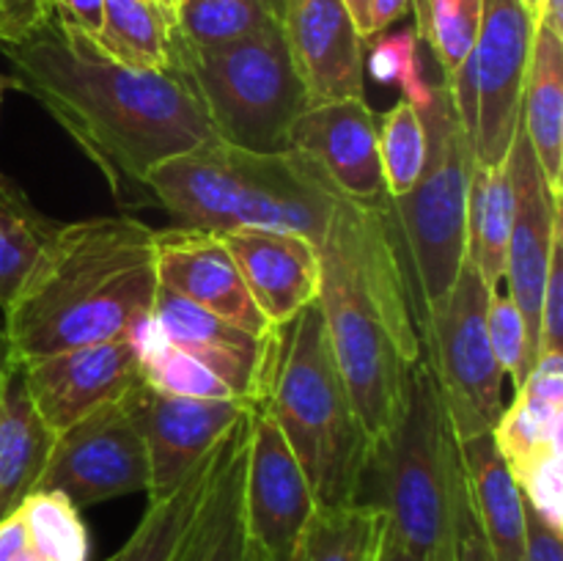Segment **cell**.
<instances>
[{
    "instance_id": "ffe728a7",
    "label": "cell",
    "mask_w": 563,
    "mask_h": 561,
    "mask_svg": "<svg viewBox=\"0 0 563 561\" xmlns=\"http://www.w3.org/2000/svg\"><path fill=\"white\" fill-rule=\"evenodd\" d=\"M168 344L190 352L247 405H258L267 383L273 336H256L225 322L187 297L157 286L152 306Z\"/></svg>"
},
{
    "instance_id": "83f0119b",
    "label": "cell",
    "mask_w": 563,
    "mask_h": 561,
    "mask_svg": "<svg viewBox=\"0 0 563 561\" xmlns=\"http://www.w3.org/2000/svg\"><path fill=\"white\" fill-rule=\"evenodd\" d=\"M58 229V220L33 207L25 190L0 174V311L20 295Z\"/></svg>"
},
{
    "instance_id": "8d00e7d4",
    "label": "cell",
    "mask_w": 563,
    "mask_h": 561,
    "mask_svg": "<svg viewBox=\"0 0 563 561\" xmlns=\"http://www.w3.org/2000/svg\"><path fill=\"white\" fill-rule=\"evenodd\" d=\"M368 72L385 86H399L401 99L421 108L432 94V82L423 80L421 61H418V36L416 31L396 33L377 42L368 55Z\"/></svg>"
},
{
    "instance_id": "7a4b0ae2",
    "label": "cell",
    "mask_w": 563,
    "mask_h": 561,
    "mask_svg": "<svg viewBox=\"0 0 563 561\" xmlns=\"http://www.w3.org/2000/svg\"><path fill=\"white\" fill-rule=\"evenodd\" d=\"M319 311L355 410L374 440L388 438L423 358L416 308L385 207L339 196L319 242Z\"/></svg>"
},
{
    "instance_id": "60d3db41",
    "label": "cell",
    "mask_w": 563,
    "mask_h": 561,
    "mask_svg": "<svg viewBox=\"0 0 563 561\" xmlns=\"http://www.w3.org/2000/svg\"><path fill=\"white\" fill-rule=\"evenodd\" d=\"M49 9L55 20L80 31L91 42L102 31L104 0H49Z\"/></svg>"
},
{
    "instance_id": "30bf717a",
    "label": "cell",
    "mask_w": 563,
    "mask_h": 561,
    "mask_svg": "<svg viewBox=\"0 0 563 561\" xmlns=\"http://www.w3.org/2000/svg\"><path fill=\"white\" fill-rule=\"evenodd\" d=\"M537 22L520 0H484L471 55L443 77L476 165H504L520 127Z\"/></svg>"
},
{
    "instance_id": "2e32d148",
    "label": "cell",
    "mask_w": 563,
    "mask_h": 561,
    "mask_svg": "<svg viewBox=\"0 0 563 561\" xmlns=\"http://www.w3.org/2000/svg\"><path fill=\"white\" fill-rule=\"evenodd\" d=\"M506 170L515 190V223L506 248L504 280L509 284V297L526 317L528 339L539 361V314H542L544 280H548L550 253L563 229L561 201H555L544 182L522 121L506 154Z\"/></svg>"
},
{
    "instance_id": "9a60e30c",
    "label": "cell",
    "mask_w": 563,
    "mask_h": 561,
    "mask_svg": "<svg viewBox=\"0 0 563 561\" xmlns=\"http://www.w3.org/2000/svg\"><path fill=\"white\" fill-rule=\"evenodd\" d=\"M289 152L302 154L322 170L341 198L361 207H385L377 116L366 97L308 105L291 124Z\"/></svg>"
},
{
    "instance_id": "f1b7e54d",
    "label": "cell",
    "mask_w": 563,
    "mask_h": 561,
    "mask_svg": "<svg viewBox=\"0 0 563 561\" xmlns=\"http://www.w3.org/2000/svg\"><path fill=\"white\" fill-rule=\"evenodd\" d=\"M174 16L154 0H104L102 31L93 38L99 53L132 69H170Z\"/></svg>"
},
{
    "instance_id": "74e56055",
    "label": "cell",
    "mask_w": 563,
    "mask_h": 561,
    "mask_svg": "<svg viewBox=\"0 0 563 561\" xmlns=\"http://www.w3.org/2000/svg\"><path fill=\"white\" fill-rule=\"evenodd\" d=\"M563 344V234L550 253L548 280H544L542 314H539V358L561 352Z\"/></svg>"
},
{
    "instance_id": "6da1fadb",
    "label": "cell",
    "mask_w": 563,
    "mask_h": 561,
    "mask_svg": "<svg viewBox=\"0 0 563 561\" xmlns=\"http://www.w3.org/2000/svg\"><path fill=\"white\" fill-rule=\"evenodd\" d=\"M5 86L36 99L102 170L121 209L154 204L146 176L165 160L214 141L201 102L176 69H132L53 16L3 44Z\"/></svg>"
},
{
    "instance_id": "ee69618b",
    "label": "cell",
    "mask_w": 563,
    "mask_h": 561,
    "mask_svg": "<svg viewBox=\"0 0 563 561\" xmlns=\"http://www.w3.org/2000/svg\"><path fill=\"white\" fill-rule=\"evenodd\" d=\"M407 11H410V0H368L363 38L368 42V38L385 33L390 25H396Z\"/></svg>"
},
{
    "instance_id": "5b68a950",
    "label": "cell",
    "mask_w": 563,
    "mask_h": 561,
    "mask_svg": "<svg viewBox=\"0 0 563 561\" xmlns=\"http://www.w3.org/2000/svg\"><path fill=\"white\" fill-rule=\"evenodd\" d=\"M146 187L185 229L291 231L317 248L339 201L335 187L302 154L247 152L218 138L159 163Z\"/></svg>"
},
{
    "instance_id": "1f68e13d",
    "label": "cell",
    "mask_w": 563,
    "mask_h": 561,
    "mask_svg": "<svg viewBox=\"0 0 563 561\" xmlns=\"http://www.w3.org/2000/svg\"><path fill=\"white\" fill-rule=\"evenodd\" d=\"M27 544L36 561H88L91 537L80 509L58 490H36L20 504Z\"/></svg>"
},
{
    "instance_id": "ac0fdd59",
    "label": "cell",
    "mask_w": 563,
    "mask_h": 561,
    "mask_svg": "<svg viewBox=\"0 0 563 561\" xmlns=\"http://www.w3.org/2000/svg\"><path fill=\"white\" fill-rule=\"evenodd\" d=\"M251 407L240 399H190L159 394L143 383L141 421L152 465L148 501L174 493L187 473L245 418Z\"/></svg>"
},
{
    "instance_id": "e575fe53",
    "label": "cell",
    "mask_w": 563,
    "mask_h": 561,
    "mask_svg": "<svg viewBox=\"0 0 563 561\" xmlns=\"http://www.w3.org/2000/svg\"><path fill=\"white\" fill-rule=\"evenodd\" d=\"M141 372L143 383L159 394L190 396V399H236L234 391L218 374L174 344L159 346L154 355L141 361Z\"/></svg>"
},
{
    "instance_id": "d4e9b609",
    "label": "cell",
    "mask_w": 563,
    "mask_h": 561,
    "mask_svg": "<svg viewBox=\"0 0 563 561\" xmlns=\"http://www.w3.org/2000/svg\"><path fill=\"white\" fill-rule=\"evenodd\" d=\"M231 432L187 473L185 482L174 493H168L165 498L148 501L146 515L141 517L124 548L104 561H176L209 490H212L220 462H223L225 449H229Z\"/></svg>"
},
{
    "instance_id": "484cf974",
    "label": "cell",
    "mask_w": 563,
    "mask_h": 561,
    "mask_svg": "<svg viewBox=\"0 0 563 561\" xmlns=\"http://www.w3.org/2000/svg\"><path fill=\"white\" fill-rule=\"evenodd\" d=\"M247 416H251V410L231 432L229 449L220 462L212 490H209L207 501H203L201 512L190 528V537H187L190 561H245L247 556L245 506H242Z\"/></svg>"
},
{
    "instance_id": "f35d334b",
    "label": "cell",
    "mask_w": 563,
    "mask_h": 561,
    "mask_svg": "<svg viewBox=\"0 0 563 561\" xmlns=\"http://www.w3.org/2000/svg\"><path fill=\"white\" fill-rule=\"evenodd\" d=\"M53 20L49 0H0V47L22 42Z\"/></svg>"
},
{
    "instance_id": "816d5d0a",
    "label": "cell",
    "mask_w": 563,
    "mask_h": 561,
    "mask_svg": "<svg viewBox=\"0 0 563 561\" xmlns=\"http://www.w3.org/2000/svg\"><path fill=\"white\" fill-rule=\"evenodd\" d=\"M154 3H157L159 9H165V11H168L170 16H174V11H176V0H154Z\"/></svg>"
},
{
    "instance_id": "f6af8a7d",
    "label": "cell",
    "mask_w": 563,
    "mask_h": 561,
    "mask_svg": "<svg viewBox=\"0 0 563 561\" xmlns=\"http://www.w3.org/2000/svg\"><path fill=\"white\" fill-rule=\"evenodd\" d=\"M374 561H418L405 544L399 542V537L394 534V528L388 526V520L383 522V531H379L377 553H374Z\"/></svg>"
},
{
    "instance_id": "5bb4252c",
    "label": "cell",
    "mask_w": 563,
    "mask_h": 561,
    "mask_svg": "<svg viewBox=\"0 0 563 561\" xmlns=\"http://www.w3.org/2000/svg\"><path fill=\"white\" fill-rule=\"evenodd\" d=\"M20 366L27 396L53 435L143 383L141 358L126 339L75 346Z\"/></svg>"
},
{
    "instance_id": "7dc6e473",
    "label": "cell",
    "mask_w": 563,
    "mask_h": 561,
    "mask_svg": "<svg viewBox=\"0 0 563 561\" xmlns=\"http://www.w3.org/2000/svg\"><path fill=\"white\" fill-rule=\"evenodd\" d=\"M346 9H350L352 20H355L357 31L363 33V25H366V11H368V0H344Z\"/></svg>"
},
{
    "instance_id": "9f6ffc18",
    "label": "cell",
    "mask_w": 563,
    "mask_h": 561,
    "mask_svg": "<svg viewBox=\"0 0 563 561\" xmlns=\"http://www.w3.org/2000/svg\"><path fill=\"white\" fill-rule=\"evenodd\" d=\"M176 3H181V0H176Z\"/></svg>"
},
{
    "instance_id": "11a10c76",
    "label": "cell",
    "mask_w": 563,
    "mask_h": 561,
    "mask_svg": "<svg viewBox=\"0 0 563 561\" xmlns=\"http://www.w3.org/2000/svg\"><path fill=\"white\" fill-rule=\"evenodd\" d=\"M25 561H36V559H33V556H27V559Z\"/></svg>"
},
{
    "instance_id": "ba28073f",
    "label": "cell",
    "mask_w": 563,
    "mask_h": 561,
    "mask_svg": "<svg viewBox=\"0 0 563 561\" xmlns=\"http://www.w3.org/2000/svg\"><path fill=\"white\" fill-rule=\"evenodd\" d=\"M170 69L192 88L218 141L247 152H289L291 124L308 108V94L280 22L220 47H190L174 36Z\"/></svg>"
},
{
    "instance_id": "4316f807",
    "label": "cell",
    "mask_w": 563,
    "mask_h": 561,
    "mask_svg": "<svg viewBox=\"0 0 563 561\" xmlns=\"http://www.w3.org/2000/svg\"><path fill=\"white\" fill-rule=\"evenodd\" d=\"M511 223H515V190L504 165L473 163L467 182L465 258L482 273L489 289H498L506 270Z\"/></svg>"
},
{
    "instance_id": "c3c4849f",
    "label": "cell",
    "mask_w": 563,
    "mask_h": 561,
    "mask_svg": "<svg viewBox=\"0 0 563 561\" xmlns=\"http://www.w3.org/2000/svg\"><path fill=\"white\" fill-rule=\"evenodd\" d=\"M9 363H11L9 344H5V336H3V330H0V385H3V377H5V369H9Z\"/></svg>"
},
{
    "instance_id": "8992f818",
    "label": "cell",
    "mask_w": 563,
    "mask_h": 561,
    "mask_svg": "<svg viewBox=\"0 0 563 561\" xmlns=\"http://www.w3.org/2000/svg\"><path fill=\"white\" fill-rule=\"evenodd\" d=\"M385 520L418 561H456V506L465 473L427 361L412 369L407 399L374 451Z\"/></svg>"
},
{
    "instance_id": "bcb514c9",
    "label": "cell",
    "mask_w": 563,
    "mask_h": 561,
    "mask_svg": "<svg viewBox=\"0 0 563 561\" xmlns=\"http://www.w3.org/2000/svg\"><path fill=\"white\" fill-rule=\"evenodd\" d=\"M537 25L550 28L555 36L563 38V0H544L542 14H539Z\"/></svg>"
},
{
    "instance_id": "f546056e",
    "label": "cell",
    "mask_w": 563,
    "mask_h": 561,
    "mask_svg": "<svg viewBox=\"0 0 563 561\" xmlns=\"http://www.w3.org/2000/svg\"><path fill=\"white\" fill-rule=\"evenodd\" d=\"M284 0H181L174 36L190 47H220L278 25Z\"/></svg>"
},
{
    "instance_id": "d6a6232c",
    "label": "cell",
    "mask_w": 563,
    "mask_h": 561,
    "mask_svg": "<svg viewBox=\"0 0 563 561\" xmlns=\"http://www.w3.org/2000/svg\"><path fill=\"white\" fill-rule=\"evenodd\" d=\"M484 0H410L416 11V36L438 58L443 77L454 75L471 55L482 25Z\"/></svg>"
},
{
    "instance_id": "3957f363",
    "label": "cell",
    "mask_w": 563,
    "mask_h": 561,
    "mask_svg": "<svg viewBox=\"0 0 563 561\" xmlns=\"http://www.w3.org/2000/svg\"><path fill=\"white\" fill-rule=\"evenodd\" d=\"M157 229L132 215L60 223L20 295L3 308L14 363L119 341L157 295Z\"/></svg>"
},
{
    "instance_id": "cb8c5ba5",
    "label": "cell",
    "mask_w": 563,
    "mask_h": 561,
    "mask_svg": "<svg viewBox=\"0 0 563 561\" xmlns=\"http://www.w3.org/2000/svg\"><path fill=\"white\" fill-rule=\"evenodd\" d=\"M522 130L555 201L563 196V38L537 25L522 88Z\"/></svg>"
},
{
    "instance_id": "db71d44e",
    "label": "cell",
    "mask_w": 563,
    "mask_h": 561,
    "mask_svg": "<svg viewBox=\"0 0 563 561\" xmlns=\"http://www.w3.org/2000/svg\"><path fill=\"white\" fill-rule=\"evenodd\" d=\"M3 88H5V77L0 75V99H3Z\"/></svg>"
},
{
    "instance_id": "603a6c76",
    "label": "cell",
    "mask_w": 563,
    "mask_h": 561,
    "mask_svg": "<svg viewBox=\"0 0 563 561\" xmlns=\"http://www.w3.org/2000/svg\"><path fill=\"white\" fill-rule=\"evenodd\" d=\"M53 440L27 396L22 366L11 361L0 385V520L36 493Z\"/></svg>"
},
{
    "instance_id": "836d02e7",
    "label": "cell",
    "mask_w": 563,
    "mask_h": 561,
    "mask_svg": "<svg viewBox=\"0 0 563 561\" xmlns=\"http://www.w3.org/2000/svg\"><path fill=\"white\" fill-rule=\"evenodd\" d=\"M377 146L388 198L407 196L427 160V130L416 105L399 99L388 113L377 116Z\"/></svg>"
},
{
    "instance_id": "8fae6325",
    "label": "cell",
    "mask_w": 563,
    "mask_h": 561,
    "mask_svg": "<svg viewBox=\"0 0 563 561\" xmlns=\"http://www.w3.org/2000/svg\"><path fill=\"white\" fill-rule=\"evenodd\" d=\"M141 388L143 383L55 435L36 490H58L77 509L148 493L152 465L143 438Z\"/></svg>"
},
{
    "instance_id": "277c9868",
    "label": "cell",
    "mask_w": 563,
    "mask_h": 561,
    "mask_svg": "<svg viewBox=\"0 0 563 561\" xmlns=\"http://www.w3.org/2000/svg\"><path fill=\"white\" fill-rule=\"evenodd\" d=\"M258 405L295 451L319 509L366 504L374 440L341 377L319 302L275 328Z\"/></svg>"
},
{
    "instance_id": "7bdbcfd3",
    "label": "cell",
    "mask_w": 563,
    "mask_h": 561,
    "mask_svg": "<svg viewBox=\"0 0 563 561\" xmlns=\"http://www.w3.org/2000/svg\"><path fill=\"white\" fill-rule=\"evenodd\" d=\"M31 556L25 522L20 509L0 520V561H25Z\"/></svg>"
},
{
    "instance_id": "7c38bea8",
    "label": "cell",
    "mask_w": 563,
    "mask_h": 561,
    "mask_svg": "<svg viewBox=\"0 0 563 561\" xmlns=\"http://www.w3.org/2000/svg\"><path fill=\"white\" fill-rule=\"evenodd\" d=\"M563 355L548 352L531 369L515 405L495 424L493 440L522 501L563 531Z\"/></svg>"
},
{
    "instance_id": "44dd1931",
    "label": "cell",
    "mask_w": 563,
    "mask_h": 561,
    "mask_svg": "<svg viewBox=\"0 0 563 561\" xmlns=\"http://www.w3.org/2000/svg\"><path fill=\"white\" fill-rule=\"evenodd\" d=\"M269 328H280L319 295V248L291 231L236 229L220 234Z\"/></svg>"
},
{
    "instance_id": "e0dca14e",
    "label": "cell",
    "mask_w": 563,
    "mask_h": 561,
    "mask_svg": "<svg viewBox=\"0 0 563 561\" xmlns=\"http://www.w3.org/2000/svg\"><path fill=\"white\" fill-rule=\"evenodd\" d=\"M280 28L308 105L366 97V38L344 0H284Z\"/></svg>"
},
{
    "instance_id": "4fadbf2b",
    "label": "cell",
    "mask_w": 563,
    "mask_h": 561,
    "mask_svg": "<svg viewBox=\"0 0 563 561\" xmlns=\"http://www.w3.org/2000/svg\"><path fill=\"white\" fill-rule=\"evenodd\" d=\"M242 506L253 548L275 561H295L319 506L295 451L262 405L247 416Z\"/></svg>"
},
{
    "instance_id": "b9f144b4",
    "label": "cell",
    "mask_w": 563,
    "mask_h": 561,
    "mask_svg": "<svg viewBox=\"0 0 563 561\" xmlns=\"http://www.w3.org/2000/svg\"><path fill=\"white\" fill-rule=\"evenodd\" d=\"M526 561H563L561 531L550 528L526 504Z\"/></svg>"
},
{
    "instance_id": "f907efd6",
    "label": "cell",
    "mask_w": 563,
    "mask_h": 561,
    "mask_svg": "<svg viewBox=\"0 0 563 561\" xmlns=\"http://www.w3.org/2000/svg\"><path fill=\"white\" fill-rule=\"evenodd\" d=\"M245 561H275V559H269V556H264L262 550L253 548L251 539H247V556H245Z\"/></svg>"
},
{
    "instance_id": "4dcf8cb0",
    "label": "cell",
    "mask_w": 563,
    "mask_h": 561,
    "mask_svg": "<svg viewBox=\"0 0 563 561\" xmlns=\"http://www.w3.org/2000/svg\"><path fill=\"white\" fill-rule=\"evenodd\" d=\"M383 522L377 504L317 509L295 561H374Z\"/></svg>"
},
{
    "instance_id": "9c48e42d",
    "label": "cell",
    "mask_w": 563,
    "mask_h": 561,
    "mask_svg": "<svg viewBox=\"0 0 563 561\" xmlns=\"http://www.w3.org/2000/svg\"><path fill=\"white\" fill-rule=\"evenodd\" d=\"M489 295L487 280L465 258L449 295L418 324L423 361L460 443L493 435L504 416V372L487 336Z\"/></svg>"
},
{
    "instance_id": "7402d4cb",
    "label": "cell",
    "mask_w": 563,
    "mask_h": 561,
    "mask_svg": "<svg viewBox=\"0 0 563 561\" xmlns=\"http://www.w3.org/2000/svg\"><path fill=\"white\" fill-rule=\"evenodd\" d=\"M460 462L478 528L493 559L526 561V501L493 435L462 440Z\"/></svg>"
},
{
    "instance_id": "52a82bcc",
    "label": "cell",
    "mask_w": 563,
    "mask_h": 561,
    "mask_svg": "<svg viewBox=\"0 0 563 561\" xmlns=\"http://www.w3.org/2000/svg\"><path fill=\"white\" fill-rule=\"evenodd\" d=\"M416 110L427 130L423 170L407 196L385 201V212L394 226L416 322L421 324L429 308L449 295L465 262L473 152L443 82L432 86L427 102Z\"/></svg>"
},
{
    "instance_id": "681fc988",
    "label": "cell",
    "mask_w": 563,
    "mask_h": 561,
    "mask_svg": "<svg viewBox=\"0 0 563 561\" xmlns=\"http://www.w3.org/2000/svg\"><path fill=\"white\" fill-rule=\"evenodd\" d=\"M520 3L526 6V11L533 16V22H539V14H542L544 0H520Z\"/></svg>"
},
{
    "instance_id": "f5cc1de1",
    "label": "cell",
    "mask_w": 563,
    "mask_h": 561,
    "mask_svg": "<svg viewBox=\"0 0 563 561\" xmlns=\"http://www.w3.org/2000/svg\"><path fill=\"white\" fill-rule=\"evenodd\" d=\"M187 537H190V534H187ZM176 561H190V556H187V539H185V544H181V550H179V556H176Z\"/></svg>"
},
{
    "instance_id": "ab89813d",
    "label": "cell",
    "mask_w": 563,
    "mask_h": 561,
    "mask_svg": "<svg viewBox=\"0 0 563 561\" xmlns=\"http://www.w3.org/2000/svg\"><path fill=\"white\" fill-rule=\"evenodd\" d=\"M456 561H495L487 542H484L482 528H478L467 484L462 487L460 506H456Z\"/></svg>"
},
{
    "instance_id": "d6986e66",
    "label": "cell",
    "mask_w": 563,
    "mask_h": 561,
    "mask_svg": "<svg viewBox=\"0 0 563 561\" xmlns=\"http://www.w3.org/2000/svg\"><path fill=\"white\" fill-rule=\"evenodd\" d=\"M157 280L165 289L218 314L236 328L256 336L275 333L253 302L240 267L220 234L185 226L157 231Z\"/></svg>"
},
{
    "instance_id": "d590c367",
    "label": "cell",
    "mask_w": 563,
    "mask_h": 561,
    "mask_svg": "<svg viewBox=\"0 0 563 561\" xmlns=\"http://www.w3.org/2000/svg\"><path fill=\"white\" fill-rule=\"evenodd\" d=\"M487 336L500 372L509 374L515 388H522L531 369L537 366V352L528 339L526 317L515 300L498 289H493L487 302Z\"/></svg>"
}]
</instances>
